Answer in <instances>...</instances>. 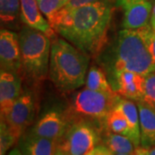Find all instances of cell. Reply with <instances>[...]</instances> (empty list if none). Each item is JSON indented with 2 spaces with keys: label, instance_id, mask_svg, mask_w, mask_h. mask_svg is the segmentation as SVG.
Returning <instances> with one entry per match:
<instances>
[{
  "label": "cell",
  "instance_id": "12",
  "mask_svg": "<svg viewBox=\"0 0 155 155\" xmlns=\"http://www.w3.org/2000/svg\"><path fill=\"white\" fill-rule=\"evenodd\" d=\"M20 73L1 70L0 72V111L1 116L6 115L15 101L22 93Z\"/></svg>",
  "mask_w": 155,
  "mask_h": 155
},
{
  "label": "cell",
  "instance_id": "21",
  "mask_svg": "<svg viewBox=\"0 0 155 155\" xmlns=\"http://www.w3.org/2000/svg\"><path fill=\"white\" fill-rule=\"evenodd\" d=\"M68 1L69 0H36L41 13L49 22L61 9L67 5Z\"/></svg>",
  "mask_w": 155,
  "mask_h": 155
},
{
  "label": "cell",
  "instance_id": "10",
  "mask_svg": "<svg viewBox=\"0 0 155 155\" xmlns=\"http://www.w3.org/2000/svg\"><path fill=\"white\" fill-rule=\"evenodd\" d=\"M0 66L1 70L21 73L22 58L18 34L9 30L0 31Z\"/></svg>",
  "mask_w": 155,
  "mask_h": 155
},
{
  "label": "cell",
  "instance_id": "19",
  "mask_svg": "<svg viewBox=\"0 0 155 155\" xmlns=\"http://www.w3.org/2000/svg\"><path fill=\"white\" fill-rule=\"evenodd\" d=\"M106 128L113 133L119 134L130 138L131 132L126 117L117 107H115L104 120Z\"/></svg>",
  "mask_w": 155,
  "mask_h": 155
},
{
  "label": "cell",
  "instance_id": "8",
  "mask_svg": "<svg viewBox=\"0 0 155 155\" xmlns=\"http://www.w3.org/2000/svg\"><path fill=\"white\" fill-rule=\"evenodd\" d=\"M122 11V28L140 29L150 25L152 0H114Z\"/></svg>",
  "mask_w": 155,
  "mask_h": 155
},
{
  "label": "cell",
  "instance_id": "20",
  "mask_svg": "<svg viewBox=\"0 0 155 155\" xmlns=\"http://www.w3.org/2000/svg\"><path fill=\"white\" fill-rule=\"evenodd\" d=\"M21 16L20 0H0V18L5 25L11 26Z\"/></svg>",
  "mask_w": 155,
  "mask_h": 155
},
{
  "label": "cell",
  "instance_id": "30",
  "mask_svg": "<svg viewBox=\"0 0 155 155\" xmlns=\"http://www.w3.org/2000/svg\"><path fill=\"white\" fill-rule=\"evenodd\" d=\"M55 155H70V154H69V153H67V152H65V151H63V150H61L57 147Z\"/></svg>",
  "mask_w": 155,
  "mask_h": 155
},
{
  "label": "cell",
  "instance_id": "22",
  "mask_svg": "<svg viewBox=\"0 0 155 155\" xmlns=\"http://www.w3.org/2000/svg\"><path fill=\"white\" fill-rule=\"evenodd\" d=\"M17 138L12 134L5 122L0 123V155H5L8 150L16 143Z\"/></svg>",
  "mask_w": 155,
  "mask_h": 155
},
{
  "label": "cell",
  "instance_id": "14",
  "mask_svg": "<svg viewBox=\"0 0 155 155\" xmlns=\"http://www.w3.org/2000/svg\"><path fill=\"white\" fill-rule=\"evenodd\" d=\"M19 145L22 155H55L58 142L29 131L21 136Z\"/></svg>",
  "mask_w": 155,
  "mask_h": 155
},
{
  "label": "cell",
  "instance_id": "4",
  "mask_svg": "<svg viewBox=\"0 0 155 155\" xmlns=\"http://www.w3.org/2000/svg\"><path fill=\"white\" fill-rule=\"evenodd\" d=\"M18 37L22 58L21 73L31 82L44 80L49 73L51 38L27 25L20 29Z\"/></svg>",
  "mask_w": 155,
  "mask_h": 155
},
{
  "label": "cell",
  "instance_id": "27",
  "mask_svg": "<svg viewBox=\"0 0 155 155\" xmlns=\"http://www.w3.org/2000/svg\"><path fill=\"white\" fill-rule=\"evenodd\" d=\"M134 155H155V146L149 147L139 146L135 149Z\"/></svg>",
  "mask_w": 155,
  "mask_h": 155
},
{
  "label": "cell",
  "instance_id": "5",
  "mask_svg": "<svg viewBox=\"0 0 155 155\" xmlns=\"http://www.w3.org/2000/svg\"><path fill=\"white\" fill-rule=\"evenodd\" d=\"M117 93H105L84 88L73 96L71 104L72 115L82 118L80 120H94L104 122L118 102Z\"/></svg>",
  "mask_w": 155,
  "mask_h": 155
},
{
  "label": "cell",
  "instance_id": "2",
  "mask_svg": "<svg viewBox=\"0 0 155 155\" xmlns=\"http://www.w3.org/2000/svg\"><path fill=\"white\" fill-rule=\"evenodd\" d=\"M90 56L62 37H54L51 43L49 76L61 91H72L85 84Z\"/></svg>",
  "mask_w": 155,
  "mask_h": 155
},
{
  "label": "cell",
  "instance_id": "7",
  "mask_svg": "<svg viewBox=\"0 0 155 155\" xmlns=\"http://www.w3.org/2000/svg\"><path fill=\"white\" fill-rule=\"evenodd\" d=\"M35 114V99L32 92L22 91L1 120L7 124L17 139L21 138L26 128L31 124Z\"/></svg>",
  "mask_w": 155,
  "mask_h": 155
},
{
  "label": "cell",
  "instance_id": "24",
  "mask_svg": "<svg viewBox=\"0 0 155 155\" xmlns=\"http://www.w3.org/2000/svg\"><path fill=\"white\" fill-rule=\"evenodd\" d=\"M144 31L148 48L155 61V31L151 28L150 25L145 27Z\"/></svg>",
  "mask_w": 155,
  "mask_h": 155
},
{
  "label": "cell",
  "instance_id": "16",
  "mask_svg": "<svg viewBox=\"0 0 155 155\" xmlns=\"http://www.w3.org/2000/svg\"><path fill=\"white\" fill-rule=\"evenodd\" d=\"M116 107L122 111L127 119L131 136L130 139L136 147L140 145V116L136 103L126 98H119Z\"/></svg>",
  "mask_w": 155,
  "mask_h": 155
},
{
  "label": "cell",
  "instance_id": "6",
  "mask_svg": "<svg viewBox=\"0 0 155 155\" xmlns=\"http://www.w3.org/2000/svg\"><path fill=\"white\" fill-rule=\"evenodd\" d=\"M101 140L99 130L93 122L77 120L70 124L57 147L70 155H85L98 146Z\"/></svg>",
  "mask_w": 155,
  "mask_h": 155
},
{
  "label": "cell",
  "instance_id": "32",
  "mask_svg": "<svg viewBox=\"0 0 155 155\" xmlns=\"http://www.w3.org/2000/svg\"><path fill=\"white\" fill-rule=\"evenodd\" d=\"M152 1H153H153H155V0H152Z\"/></svg>",
  "mask_w": 155,
  "mask_h": 155
},
{
  "label": "cell",
  "instance_id": "26",
  "mask_svg": "<svg viewBox=\"0 0 155 155\" xmlns=\"http://www.w3.org/2000/svg\"><path fill=\"white\" fill-rule=\"evenodd\" d=\"M85 155H110V150L107 148L104 144L98 145Z\"/></svg>",
  "mask_w": 155,
  "mask_h": 155
},
{
  "label": "cell",
  "instance_id": "29",
  "mask_svg": "<svg viewBox=\"0 0 155 155\" xmlns=\"http://www.w3.org/2000/svg\"><path fill=\"white\" fill-rule=\"evenodd\" d=\"M8 155H22V153L19 148H14V149L11 150Z\"/></svg>",
  "mask_w": 155,
  "mask_h": 155
},
{
  "label": "cell",
  "instance_id": "25",
  "mask_svg": "<svg viewBox=\"0 0 155 155\" xmlns=\"http://www.w3.org/2000/svg\"><path fill=\"white\" fill-rule=\"evenodd\" d=\"M100 1H104V0H69L68 3L67 4V5L65 6L64 8L67 9V10H72V9H74V8L81 7V6L97 3V2H100Z\"/></svg>",
  "mask_w": 155,
  "mask_h": 155
},
{
  "label": "cell",
  "instance_id": "18",
  "mask_svg": "<svg viewBox=\"0 0 155 155\" xmlns=\"http://www.w3.org/2000/svg\"><path fill=\"white\" fill-rule=\"evenodd\" d=\"M84 84L86 88L92 91L105 93H116L110 86L104 72L99 67L95 66L91 67L88 70Z\"/></svg>",
  "mask_w": 155,
  "mask_h": 155
},
{
  "label": "cell",
  "instance_id": "3",
  "mask_svg": "<svg viewBox=\"0 0 155 155\" xmlns=\"http://www.w3.org/2000/svg\"><path fill=\"white\" fill-rule=\"evenodd\" d=\"M120 71H131L145 77L155 72V61L147 43L144 28H123L118 34L113 72Z\"/></svg>",
  "mask_w": 155,
  "mask_h": 155
},
{
  "label": "cell",
  "instance_id": "11",
  "mask_svg": "<svg viewBox=\"0 0 155 155\" xmlns=\"http://www.w3.org/2000/svg\"><path fill=\"white\" fill-rule=\"evenodd\" d=\"M115 90L123 98L138 102L143 99L145 76L131 71L114 72Z\"/></svg>",
  "mask_w": 155,
  "mask_h": 155
},
{
  "label": "cell",
  "instance_id": "17",
  "mask_svg": "<svg viewBox=\"0 0 155 155\" xmlns=\"http://www.w3.org/2000/svg\"><path fill=\"white\" fill-rule=\"evenodd\" d=\"M103 143L107 148L116 153H126L134 155L136 146L127 136L113 133L108 130L103 138Z\"/></svg>",
  "mask_w": 155,
  "mask_h": 155
},
{
  "label": "cell",
  "instance_id": "9",
  "mask_svg": "<svg viewBox=\"0 0 155 155\" xmlns=\"http://www.w3.org/2000/svg\"><path fill=\"white\" fill-rule=\"evenodd\" d=\"M71 124L70 119L57 110H50L39 118L31 133L59 142Z\"/></svg>",
  "mask_w": 155,
  "mask_h": 155
},
{
  "label": "cell",
  "instance_id": "28",
  "mask_svg": "<svg viewBox=\"0 0 155 155\" xmlns=\"http://www.w3.org/2000/svg\"><path fill=\"white\" fill-rule=\"evenodd\" d=\"M150 26L155 31V1H153V9H152V14L150 18Z\"/></svg>",
  "mask_w": 155,
  "mask_h": 155
},
{
  "label": "cell",
  "instance_id": "15",
  "mask_svg": "<svg viewBox=\"0 0 155 155\" xmlns=\"http://www.w3.org/2000/svg\"><path fill=\"white\" fill-rule=\"evenodd\" d=\"M140 116V147L155 146V109L143 100L136 102Z\"/></svg>",
  "mask_w": 155,
  "mask_h": 155
},
{
  "label": "cell",
  "instance_id": "1",
  "mask_svg": "<svg viewBox=\"0 0 155 155\" xmlns=\"http://www.w3.org/2000/svg\"><path fill=\"white\" fill-rule=\"evenodd\" d=\"M113 0H104L74 8L61 9L49 22L53 29L88 56L104 43L113 13Z\"/></svg>",
  "mask_w": 155,
  "mask_h": 155
},
{
  "label": "cell",
  "instance_id": "23",
  "mask_svg": "<svg viewBox=\"0 0 155 155\" xmlns=\"http://www.w3.org/2000/svg\"><path fill=\"white\" fill-rule=\"evenodd\" d=\"M143 101L155 109V72L145 77Z\"/></svg>",
  "mask_w": 155,
  "mask_h": 155
},
{
  "label": "cell",
  "instance_id": "31",
  "mask_svg": "<svg viewBox=\"0 0 155 155\" xmlns=\"http://www.w3.org/2000/svg\"><path fill=\"white\" fill-rule=\"evenodd\" d=\"M110 155H133V154H126V153H116L110 151Z\"/></svg>",
  "mask_w": 155,
  "mask_h": 155
},
{
  "label": "cell",
  "instance_id": "13",
  "mask_svg": "<svg viewBox=\"0 0 155 155\" xmlns=\"http://www.w3.org/2000/svg\"><path fill=\"white\" fill-rule=\"evenodd\" d=\"M20 19L24 25L43 32L50 37L51 40L56 37V32L53 29L49 22L41 13L36 0H20Z\"/></svg>",
  "mask_w": 155,
  "mask_h": 155
}]
</instances>
